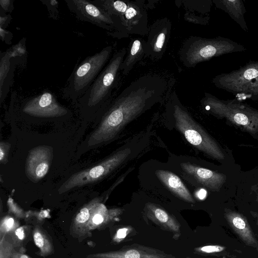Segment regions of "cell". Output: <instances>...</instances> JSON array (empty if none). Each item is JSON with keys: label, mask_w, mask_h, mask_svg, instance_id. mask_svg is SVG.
<instances>
[{"label": "cell", "mask_w": 258, "mask_h": 258, "mask_svg": "<svg viewBox=\"0 0 258 258\" xmlns=\"http://www.w3.org/2000/svg\"><path fill=\"white\" fill-rule=\"evenodd\" d=\"M181 169L199 183L209 189L219 191L227 179L226 175L197 166L190 162L180 163Z\"/></svg>", "instance_id": "cell-14"}, {"label": "cell", "mask_w": 258, "mask_h": 258, "mask_svg": "<svg viewBox=\"0 0 258 258\" xmlns=\"http://www.w3.org/2000/svg\"><path fill=\"white\" fill-rule=\"evenodd\" d=\"M185 19L187 21L193 22L196 24H200L206 25L208 23L209 18H202L198 16H192L188 13H186L184 15Z\"/></svg>", "instance_id": "cell-30"}, {"label": "cell", "mask_w": 258, "mask_h": 258, "mask_svg": "<svg viewBox=\"0 0 258 258\" xmlns=\"http://www.w3.org/2000/svg\"><path fill=\"white\" fill-rule=\"evenodd\" d=\"M2 8L7 12H11L13 10V2L10 0H1L0 1Z\"/></svg>", "instance_id": "cell-32"}, {"label": "cell", "mask_w": 258, "mask_h": 258, "mask_svg": "<svg viewBox=\"0 0 258 258\" xmlns=\"http://www.w3.org/2000/svg\"><path fill=\"white\" fill-rule=\"evenodd\" d=\"M127 231V228H122L119 229L116 233L115 238L117 239L124 238L126 235Z\"/></svg>", "instance_id": "cell-33"}, {"label": "cell", "mask_w": 258, "mask_h": 258, "mask_svg": "<svg viewBox=\"0 0 258 258\" xmlns=\"http://www.w3.org/2000/svg\"><path fill=\"white\" fill-rule=\"evenodd\" d=\"M149 217L154 219L162 226L173 231H178L179 226L175 219L169 215L165 210L153 203L147 204Z\"/></svg>", "instance_id": "cell-23"}, {"label": "cell", "mask_w": 258, "mask_h": 258, "mask_svg": "<svg viewBox=\"0 0 258 258\" xmlns=\"http://www.w3.org/2000/svg\"><path fill=\"white\" fill-rule=\"evenodd\" d=\"M155 173L159 180L174 195L187 202L194 203L189 190L177 175L162 169L157 170Z\"/></svg>", "instance_id": "cell-17"}, {"label": "cell", "mask_w": 258, "mask_h": 258, "mask_svg": "<svg viewBox=\"0 0 258 258\" xmlns=\"http://www.w3.org/2000/svg\"><path fill=\"white\" fill-rule=\"evenodd\" d=\"M164 256L154 252H147L137 249H129L104 252L91 253L86 258H160Z\"/></svg>", "instance_id": "cell-21"}, {"label": "cell", "mask_w": 258, "mask_h": 258, "mask_svg": "<svg viewBox=\"0 0 258 258\" xmlns=\"http://www.w3.org/2000/svg\"><path fill=\"white\" fill-rule=\"evenodd\" d=\"M245 50L242 44L221 36L208 39L191 36L182 44L179 58L185 67L190 68L213 57Z\"/></svg>", "instance_id": "cell-4"}, {"label": "cell", "mask_w": 258, "mask_h": 258, "mask_svg": "<svg viewBox=\"0 0 258 258\" xmlns=\"http://www.w3.org/2000/svg\"><path fill=\"white\" fill-rule=\"evenodd\" d=\"M171 22L165 17L155 21L149 28L145 57L160 59L164 55L171 32Z\"/></svg>", "instance_id": "cell-12"}, {"label": "cell", "mask_w": 258, "mask_h": 258, "mask_svg": "<svg viewBox=\"0 0 258 258\" xmlns=\"http://www.w3.org/2000/svg\"><path fill=\"white\" fill-rule=\"evenodd\" d=\"M257 225H258V219H257Z\"/></svg>", "instance_id": "cell-36"}, {"label": "cell", "mask_w": 258, "mask_h": 258, "mask_svg": "<svg viewBox=\"0 0 258 258\" xmlns=\"http://www.w3.org/2000/svg\"><path fill=\"white\" fill-rule=\"evenodd\" d=\"M201 103L214 116L253 136L258 135V110L237 100H221L209 93H205Z\"/></svg>", "instance_id": "cell-3"}, {"label": "cell", "mask_w": 258, "mask_h": 258, "mask_svg": "<svg viewBox=\"0 0 258 258\" xmlns=\"http://www.w3.org/2000/svg\"><path fill=\"white\" fill-rule=\"evenodd\" d=\"M92 2L109 15L118 18L125 31L130 34L148 35V14L143 1L94 0Z\"/></svg>", "instance_id": "cell-7"}, {"label": "cell", "mask_w": 258, "mask_h": 258, "mask_svg": "<svg viewBox=\"0 0 258 258\" xmlns=\"http://www.w3.org/2000/svg\"><path fill=\"white\" fill-rule=\"evenodd\" d=\"M25 252L24 247H20L18 250H16L15 248L11 254L10 258H33L26 254Z\"/></svg>", "instance_id": "cell-31"}, {"label": "cell", "mask_w": 258, "mask_h": 258, "mask_svg": "<svg viewBox=\"0 0 258 258\" xmlns=\"http://www.w3.org/2000/svg\"><path fill=\"white\" fill-rule=\"evenodd\" d=\"M6 236L0 237V258H10L11 254L15 248L10 240H7Z\"/></svg>", "instance_id": "cell-26"}, {"label": "cell", "mask_w": 258, "mask_h": 258, "mask_svg": "<svg viewBox=\"0 0 258 258\" xmlns=\"http://www.w3.org/2000/svg\"><path fill=\"white\" fill-rule=\"evenodd\" d=\"M166 81L160 76L145 75L131 82L114 100L87 144L94 147L114 138L123 127L166 93Z\"/></svg>", "instance_id": "cell-1"}, {"label": "cell", "mask_w": 258, "mask_h": 258, "mask_svg": "<svg viewBox=\"0 0 258 258\" xmlns=\"http://www.w3.org/2000/svg\"><path fill=\"white\" fill-rule=\"evenodd\" d=\"M146 41L141 38L134 39L130 43L126 55L120 66V70L127 75L137 62L145 57Z\"/></svg>", "instance_id": "cell-18"}, {"label": "cell", "mask_w": 258, "mask_h": 258, "mask_svg": "<svg viewBox=\"0 0 258 258\" xmlns=\"http://www.w3.org/2000/svg\"><path fill=\"white\" fill-rule=\"evenodd\" d=\"M21 111L27 115L39 118L59 117L69 113L57 101L54 94L47 90L25 99Z\"/></svg>", "instance_id": "cell-11"}, {"label": "cell", "mask_w": 258, "mask_h": 258, "mask_svg": "<svg viewBox=\"0 0 258 258\" xmlns=\"http://www.w3.org/2000/svg\"><path fill=\"white\" fill-rule=\"evenodd\" d=\"M172 115L176 128L194 147L212 158L221 161L225 154L218 144L204 128L182 106L175 91L171 94Z\"/></svg>", "instance_id": "cell-2"}, {"label": "cell", "mask_w": 258, "mask_h": 258, "mask_svg": "<svg viewBox=\"0 0 258 258\" xmlns=\"http://www.w3.org/2000/svg\"><path fill=\"white\" fill-rule=\"evenodd\" d=\"M206 194V192L205 190L201 189L198 193V196L200 199H203L205 196Z\"/></svg>", "instance_id": "cell-35"}, {"label": "cell", "mask_w": 258, "mask_h": 258, "mask_svg": "<svg viewBox=\"0 0 258 258\" xmlns=\"http://www.w3.org/2000/svg\"><path fill=\"white\" fill-rule=\"evenodd\" d=\"M213 2L217 8L228 14L243 30L247 31V27L244 18L246 10L242 1L214 0Z\"/></svg>", "instance_id": "cell-20"}, {"label": "cell", "mask_w": 258, "mask_h": 258, "mask_svg": "<svg viewBox=\"0 0 258 258\" xmlns=\"http://www.w3.org/2000/svg\"><path fill=\"white\" fill-rule=\"evenodd\" d=\"M131 153L130 148H124L95 166L74 174L59 187L58 193L61 194L102 179L124 162Z\"/></svg>", "instance_id": "cell-10"}, {"label": "cell", "mask_w": 258, "mask_h": 258, "mask_svg": "<svg viewBox=\"0 0 258 258\" xmlns=\"http://www.w3.org/2000/svg\"><path fill=\"white\" fill-rule=\"evenodd\" d=\"M41 2L46 6L48 12H49V15L53 18L56 19V16L58 13L57 10L58 5V2L55 0H41Z\"/></svg>", "instance_id": "cell-28"}, {"label": "cell", "mask_w": 258, "mask_h": 258, "mask_svg": "<svg viewBox=\"0 0 258 258\" xmlns=\"http://www.w3.org/2000/svg\"><path fill=\"white\" fill-rule=\"evenodd\" d=\"M121 213L120 209H108L102 203L98 204L93 210L89 222L90 232L101 229Z\"/></svg>", "instance_id": "cell-19"}, {"label": "cell", "mask_w": 258, "mask_h": 258, "mask_svg": "<svg viewBox=\"0 0 258 258\" xmlns=\"http://www.w3.org/2000/svg\"><path fill=\"white\" fill-rule=\"evenodd\" d=\"M11 19V17L10 15H7L5 17H3L2 15L1 16V28H2L5 26L6 27L7 25L9 24V22Z\"/></svg>", "instance_id": "cell-34"}, {"label": "cell", "mask_w": 258, "mask_h": 258, "mask_svg": "<svg viewBox=\"0 0 258 258\" xmlns=\"http://www.w3.org/2000/svg\"><path fill=\"white\" fill-rule=\"evenodd\" d=\"M102 198H95L85 204L74 216L70 228L71 235L80 242L92 236L89 229L91 213L95 207L101 202Z\"/></svg>", "instance_id": "cell-15"}, {"label": "cell", "mask_w": 258, "mask_h": 258, "mask_svg": "<svg viewBox=\"0 0 258 258\" xmlns=\"http://www.w3.org/2000/svg\"><path fill=\"white\" fill-rule=\"evenodd\" d=\"M33 238L35 245L39 249V255L45 257L54 253L51 238L40 226H35L33 230Z\"/></svg>", "instance_id": "cell-22"}, {"label": "cell", "mask_w": 258, "mask_h": 258, "mask_svg": "<svg viewBox=\"0 0 258 258\" xmlns=\"http://www.w3.org/2000/svg\"><path fill=\"white\" fill-rule=\"evenodd\" d=\"M226 247L220 245H209L196 248V250L204 254H213L224 251Z\"/></svg>", "instance_id": "cell-27"}, {"label": "cell", "mask_w": 258, "mask_h": 258, "mask_svg": "<svg viewBox=\"0 0 258 258\" xmlns=\"http://www.w3.org/2000/svg\"><path fill=\"white\" fill-rule=\"evenodd\" d=\"M214 85L241 98L258 99V61H250L239 69L215 76Z\"/></svg>", "instance_id": "cell-8"}, {"label": "cell", "mask_w": 258, "mask_h": 258, "mask_svg": "<svg viewBox=\"0 0 258 258\" xmlns=\"http://www.w3.org/2000/svg\"><path fill=\"white\" fill-rule=\"evenodd\" d=\"M28 226H20L14 231L8 235L11 237L10 241L13 243L15 247L21 246V243H23L25 239L28 238Z\"/></svg>", "instance_id": "cell-25"}, {"label": "cell", "mask_w": 258, "mask_h": 258, "mask_svg": "<svg viewBox=\"0 0 258 258\" xmlns=\"http://www.w3.org/2000/svg\"><path fill=\"white\" fill-rule=\"evenodd\" d=\"M112 50V45L107 46L76 65L63 88V95L74 101L82 97L107 64Z\"/></svg>", "instance_id": "cell-5"}, {"label": "cell", "mask_w": 258, "mask_h": 258, "mask_svg": "<svg viewBox=\"0 0 258 258\" xmlns=\"http://www.w3.org/2000/svg\"><path fill=\"white\" fill-rule=\"evenodd\" d=\"M69 9L82 21L88 22L108 31V34L119 39L128 37L119 19L109 15L90 0H65Z\"/></svg>", "instance_id": "cell-9"}, {"label": "cell", "mask_w": 258, "mask_h": 258, "mask_svg": "<svg viewBox=\"0 0 258 258\" xmlns=\"http://www.w3.org/2000/svg\"><path fill=\"white\" fill-rule=\"evenodd\" d=\"M10 144L9 143L1 142L0 143V162L1 164H6L8 162V157Z\"/></svg>", "instance_id": "cell-29"}, {"label": "cell", "mask_w": 258, "mask_h": 258, "mask_svg": "<svg viewBox=\"0 0 258 258\" xmlns=\"http://www.w3.org/2000/svg\"><path fill=\"white\" fill-rule=\"evenodd\" d=\"M52 147L39 146L29 153L26 161L25 172L27 176L34 183L42 179L48 172L52 163Z\"/></svg>", "instance_id": "cell-13"}, {"label": "cell", "mask_w": 258, "mask_h": 258, "mask_svg": "<svg viewBox=\"0 0 258 258\" xmlns=\"http://www.w3.org/2000/svg\"><path fill=\"white\" fill-rule=\"evenodd\" d=\"M224 217L230 227L247 246L258 251V240L246 218L242 214L231 210L225 211Z\"/></svg>", "instance_id": "cell-16"}, {"label": "cell", "mask_w": 258, "mask_h": 258, "mask_svg": "<svg viewBox=\"0 0 258 258\" xmlns=\"http://www.w3.org/2000/svg\"><path fill=\"white\" fill-rule=\"evenodd\" d=\"M20 226L19 222L13 217L4 216L0 222V237L10 234Z\"/></svg>", "instance_id": "cell-24"}, {"label": "cell", "mask_w": 258, "mask_h": 258, "mask_svg": "<svg viewBox=\"0 0 258 258\" xmlns=\"http://www.w3.org/2000/svg\"><path fill=\"white\" fill-rule=\"evenodd\" d=\"M127 50L123 47L115 52L89 89L79 99L85 108L96 109L110 97L118 84L120 66Z\"/></svg>", "instance_id": "cell-6"}]
</instances>
